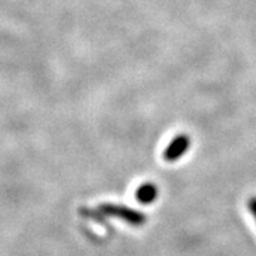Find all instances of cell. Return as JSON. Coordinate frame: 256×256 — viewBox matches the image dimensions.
I'll list each match as a JSON object with an SVG mask.
<instances>
[{"mask_svg": "<svg viewBox=\"0 0 256 256\" xmlns=\"http://www.w3.org/2000/svg\"><path fill=\"white\" fill-rule=\"evenodd\" d=\"M100 210L102 214H106L107 216H112V218H118L131 224V225H136L140 226L142 224H146V215L142 212H138V210H131L127 206H122L118 204H102L100 205Z\"/></svg>", "mask_w": 256, "mask_h": 256, "instance_id": "6da1fadb", "label": "cell"}, {"mask_svg": "<svg viewBox=\"0 0 256 256\" xmlns=\"http://www.w3.org/2000/svg\"><path fill=\"white\" fill-rule=\"evenodd\" d=\"M190 146H191V140H190V137H188L186 134H178V136L168 144V146L165 148V161H168V162H175V161H178L181 156L186 154Z\"/></svg>", "mask_w": 256, "mask_h": 256, "instance_id": "7a4b0ae2", "label": "cell"}, {"mask_svg": "<svg viewBox=\"0 0 256 256\" xmlns=\"http://www.w3.org/2000/svg\"><path fill=\"white\" fill-rule=\"evenodd\" d=\"M158 196V188L154 184L146 182L142 184L137 191H136V198L140 204H151L154 202Z\"/></svg>", "mask_w": 256, "mask_h": 256, "instance_id": "3957f363", "label": "cell"}, {"mask_svg": "<svg viewBox=\"0 0 256 256\" xmlns=\"http://www.w3.org/2000/svg\"><path fill=\"white\" fill-rule=\"evenodd\" d=\"M248 206H249V210H250V212L254 214V216H255V220H256V198L249 200V202H248Z\"/></svg>", "mask_w": 256, "mask_h": 256, "instance_id": "277c9868", "label": "cell"}]
</instances>
